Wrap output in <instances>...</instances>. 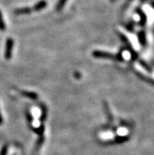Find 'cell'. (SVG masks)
<instances>
[{"label": "cell", "mask_w": 154, "mask_h": 155, "mask_svg": "<svg viewBox=\"0 0 154 155\" xmlns=\"http://www.w3.org/2000/svg\"><path fill=\"white\" fill-rule=\"evenodd\" d=\"M14 46V41L12 39H8L6 44V51H5V58L9 60L11 58L12 50Z\"/></svg>", "instance_id": "6da1fadb"}, {"label": "cell", "mask_w": 154, "mask_h": 155, "mask_svg": "<svg viewBox=\"0 0 154 155\" xmlns=\"http://www.w3.org/2000/svg\"><path fill=\"white\" fill-rule=\"evenodd\" d=\"M93 54L96 58H115L114 55L107 53V52H103V51H94Z\"/></svg>", "instance_id": "7a4b0ae2"}, {"label": "cell", "mask_w": 154, "mask_h": 155, "mask_svg": "<svg viewBox=\"0 0 154 155\" xmlns=\"http://www.w3.org/2000/svg\"><path fill=\"white\" fill-rule=\"evenodd\" d=\"M45 6H46V2H44V1H41V2H39V3L35 6V10H41V9H43V7H45Z\"/></svg>", "instance_id": "3957f363"}, {"label": "cell", "mask_w": 154, "mask_h": 155, "mask_svg": "<svg viewBox=\"0 0 154 155\" xmlns=\"http://www.w3.org/2000/svg\"><path fill=\"white\" fill-rule=\"evenodd\" d=\"M30 10L28 8H22V9H19V10H17L16 13L17 14H28V13H30Z\"/></svg>", "instance_id": "277c9868"}, {"label": "cell", "mask_w": 154, "mask_h": 155, "mask_svg": "<svg viewBox=\"0 0 154 155\" xmlns=\"http://www.w3.org/2000/svg\"><path fill=\"white\" fill-rule=\"evenodd\" d=\"M6 28V26H5V23H4L3 20L2 18V14L0 13V30L1 31H3Z\"/></svg>", "instance_id": "5b68a950"}, {"label": "cell", "mask_w": 154, "mask_h": 155, "mask_svg": "<svg viewBox=\"0 0 154 155\" xmlns=\"http://www.w3.org/2000/svg\"><path fill=\"white\" fill-rule=\"evenodd\" d=\"M66 2V0H60V2L57 4V10H60L61 8L64 6V2Z\"/></svg>", "instance_id": "8992f818"}, {"label": "cell", "mask_w": 154, "mask_h": 155, "mask_svg": "<svg viewBox=\"0 0 154 155\" xmlns=\"http://www.w3.org/2000/svg\"><path fill=\"white\" fill-rule=\"evenodd\" d=\"M24 94H25V95H26V96L29 97V98H37V95H36L35 94H34V93H24Z\"/></svg>", "instance_id": "52a82bcc"}, {"label": "cell", "mask_w": 154, "mask_h": 155, "mask_svg": "<svg viewBox=\"0 0 154 155\" xmlns=\"http://www.w3.org/2000/svg\"><path fill=\"white\" fill-rule=\"evenodd\" d=\"M2 116H1V114H0V124H2Z\"/></svg>", "instance_id": "ba28073f"}]
</instances>
